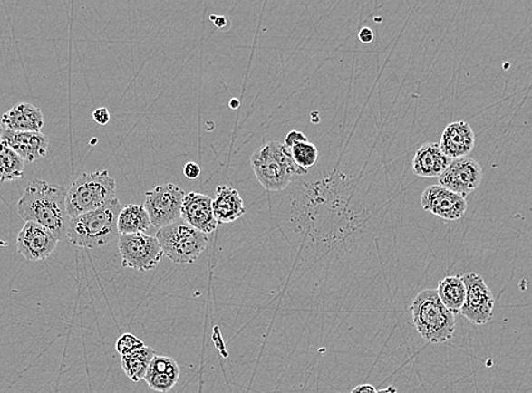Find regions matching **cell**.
<instances>
[{"instance_id":"cell-1","label":"cell","mask_w":532,"mask_h":393,"mask_svg":"<svg viewBox=\"0 0 532 393\" xmlns=\"http://www.w3.org/2000/svg\"><path fill=\"white\" fill-rule=\"evenodd\" d=\"M67 191L59 185L35 179L17 203V214L25 223L47 228L58 241L67 238L71 216L66 209Z\"/></svg>"},{"instance_id":"cell-2","label":"cell","mask_w":532,"mask_h":393,"mask_svg":"<svg viewBox=\"0 0 532 393\" xmlns=\"http://www.w3.org/2000/svg\"><path fill=\"white\" fill-rule=\"evenodd\" d=\"M122 209L116 197L98 210L86 212L71 219L68 242L77 247L98 248L118 236V216Z\"/></svg>"},{"instance_id":"cell-3","label":"cell","mask_w":532,"mask_h":393,"mask_svg":"<svg viewBox=\"0 0 532 393\" xmlns=\"http://www.w3.org/2000/svg\"><path fill=\"white\" fill-rule=\"evenodd\" d=\"M251 166L258 182L271 192L284 191L295 176L307 174L295 164L290 149L277 141L254 151Z\"/></svg>"},{"instance_id":"cell-4","label":"cell","mask_w":532,"mask_h":393,"mask_svg":"<svg viewBox=\"0 0 532 393\" xmlns=\"http://www.w3.org/2000/svg\"><path fill=\"white\" fill-rule=\"evenodd\" d=\"M411 314L413 325L426 341L443 343L453 338L456 319L434 289L418 293L411 305Z\"/></svg>"},{"instance_id":"cell-5","label":"cell","mask_w":532,"mask_h":393,"mask_svg":"<svg viewBox=\"0 0 532 393\" xmlns=\"http://www.w3.org/2000/svg\"><path fill=\"white\" fill-rule=\"evenodd\" d=\"M116 180L107 170L84 173L67 189L66 209L68 216H77L100 209L116 198Z\"/></svg>"},{"instance_id":"cell-6","label":"cell","mask_w":532,"mask_h":393,"mask_svg":"<svg viewBox=\"0 0 532 393\" xmlns=\"http://www.w3.org/2000/svg\"><path fill=\"white\" fill-rule=\"evenodd\" d=\"M156 237L163 255L176 264H192L208 245L207 234L199 232L183 219L159 229Z\"/></svg>"},{"instance_id":"cell-7","label":"cell","mask_w":532,"mask_h":393,"mask_svg":"<svg viewBox=\"0 0 532 393\" xmlns=\"http://www.w3.org/2000/svg\"><path fill=\"white\" fill-rule=\"evenodd\" d=\"M118 250L121 255L122 268L140 273L156 269L163 257L157 237L147 234L121 235Z\"/></svg>"},{"instance_id":"cell-8","label":"cell","mask_w":532,"mask_h":393,"mask_svg":"<svg viewBox=\"0 0 532 393\" xmlns=\"http://www.w3.org/2000/svg\"><path fill=\"white\" fill-rule=\"evenodd\" d=\"M185 196L184 189L172 183L158 185L145 193L143 206L153 227L159 230L180 220Z\"/></svg>"},{"instance_id":"cell-9","label":"cell","mask_w":532,"mask_h":393,"mask_svg":"<svg viewBox=\"0 0 532 393\" xmlns=\"http://www.w3.org/2000/svg\"><path fill=\"white\" fill-rule=\"evenodd\" d=\"M467 293L460 313L476 325H485L493 318L495 298L480 274L468 273L462 275Z\"/></svg>"},{"instance_id":"cell-10","label":"cell","mask_w":532,"mask_h":393,"mask_svg":"<svg viewBox=\"0 0 532 393\" xmlns=\"http://www.w3.org/2000/svg\"><path fill=\"white\" fill-rule=\"evenodd\" d=\"M483 180V168L470 157L452 160L439 177V185L462 197H467L479 187Z\"/></svg>"},{"instance_id":"cell-11","label":"cell","mask_w":532,"mask_h":393,"mask_svg":"<svg viewBox=\"0 0 532 393\" xmlns=\"http://www.w3.org/2000/svg\"><path fill=\"white\" fill-rule=\"evenodd\" d=\"M421 202L422 210L449 221L460 220L468 209L465 197L449 191L440 185H430L427 187L421 194Z\"/></svg>"},{"instance_id":"cell-12","label":"cell","mask_w":532,"mask_h":393,"mask_svg":"<svg viewBox=\"0 0 532 393\" xmlns=\"http://www.w3.org/2000/svg\"><path fill=\"white\" fill-rule=\"evenodd\" d=\"M58 239L47 228L35 223H25L18 233L17 251L27 261L47 259L56 250Z\"/></svg>"},{"instance_id":"cell-13","label":"cell","mask_w":532,"mask_h":393,"mask_svg":"<svg viewBox=\"0 0 532 393\" xmlns=\"http://www.w3.org/2000/svg\"><path fill=\"white\" fill-rule=\"evenodd\" d=\"M213 200L206 194L190 192L186 194L181 207V219L204 234L215 233L218 223L213 214Z\"/></svg>"},{"instance_id":"cell-14","label":"cell","mask_w":532,"mask_h":393,"mask_svg":"<svg viewBox=\"0 0 532 393\" xmlns=\"http://www.w3.org/2000/svg\"><path fill=\"white\" fill-rule=\"evenodd\" d=\"M2 143L15 151L27 164L45 157L49 148L48 137L41 132H14L5 129Z\"/></svg>"},{"instance_id":"cell-15","label":"cell","mask_w":532,"mask_h":393,"mask_svg":"<svg viewBox=\"0 0 532 393\" xmlns=\"http://www.w3.org/2000/svg\"><path fill=\"white\" fill-rule=\"evenodd\" d=\"M476 137L474 129L467 121H454L445 128L440 147L450 159H460L474 150Z\"/></svg>"},{"instance_id":"cell-16","label":"cell","mask_w":532,"mask_h":393,"mask_svg":"<svg viewBox=\"0 0 532 393\" xmlns=\"http://www.w3.org/2000/svg\"><path fill=\"white\" fill-rule=\"evenodd\" d=\"M451 162L452 159L444 155L440 143H425L413 157L412 171L422 178H439Z\"/></svg>"},{"instance_id":"cell-17","label":"cell","mask_w":532,"mask_h":393,"mask_svg":"<svg viewBox=\"0 0 532 393\" xmlns=\"http://www.w3.org/2000/svg\"><path fill=\"white\" fill-rule=\"evenodd\" d=\"M5 129L14 132L38 133L44 125V114L39 108L31 103H18L9 110L2 117L0 121Z\"/></svg>"},{"instance_id":"cell-18","label":"cell","mask_w":532,"mask_h":393,"mask_svg":"<svg viewBox=\"0 0 532 393\" xmlns=\"http://www.w3.org/2000/svg\"><path fill=\"white\" fill-rule=\"evenodd\" d=\"M180 369L175 359L166 356H154L145 374V382L152 390L167 393L179 382Z\"/></svg>"},{"instance_id":"cell-19","label":"cell","mask_w":532,"mask_h":393,"mask_svg":"<svg viewBox=\"0 0 532 393\" xmlns=\"http://www.w3.org/2000/svg\"><path fill=\"white\" fill-rule=\"evenodd\" d=\"M213 214L218 225L234 223L242 218L247 212L242 196L235 188L219 185L216 189V198L212 203Z\"/></svg>"},{"instance_id":"cell-20","label":"cell","mask_w":532,"mask_h":393,"mask_svg":"<svg viewBox=\"0 0 532 393\" xmlns=\"http://www.w3.org/2000/svg\"><path fill=\"white\" fill-rule=\"evenodd\" d=\"M151 227V220H150L144 206H122L120 216H118V233L120 235L145 234Z\"/></svg>"},{"instance_id":"cell-21","label":"cell","mask_w":532,"mask_h":393,"mask_svg":"<svg viewBox=\"0 0 532 393\" xmlns=\"http://www.w3.org/2000/svg\"><path fill=\"white\" fill-rule=\"evenodd\" d=\"M436 292L440 300L452 314L460 313L466 301V284L460 275H449L440 282Z\"/></svg>"},{"instance_id":"cell-22","label":"cell","mask_w":532,"mask_h":393,"mask_svg":"<svg viewBox=\"0 0 532 393\" xmlns=\"http://www.w3.org/2000/svg\"><path fill=\"white\" fill-rule=\"evenodd\" d=\"M156 355L157 352L153 348L144 346L130 355L121 356V368L124 369L127 378L133 382H140V379H144L149 366Z\"/></svg>"},{"instance_id":"cell-23","label":"cell","mask_w":532,"mask_h":393,"mask_svg":"<svg viewBox=\"0 0 532 393\" xmlns=\"http://www.w3.org/2000/svg\"><path fill=\"white\" fill-rule=\"evenodd\" d=\"M25 161L6 144L0 143V183L14 182L24 176Z\"/></svg>"},{"instance_id":"cell-24","label":"cell","mask_w":532,"mask_h":393,"mask_svg":"<svg viewBox=\"0 0 532 393\" xmlns=\"http://www.w3.org/2000/svg\"><path fill=\"white\" fill-rule=\"evenodd\" d=\"M290 151L295 164L305 173H308V169L312 168L318 159L317 148L315 144L309 141L295 144L290 148Z\"/></svg>"},{"instance_id":"cell-25","label":"cell","mask_w":532,"mask_h":393,"mask_svg":"<svg viewBox=\"0 0 532 393\" xmlns=\"http://www.w3.org/2000/svg\"><path fill=\"white\" fill-rule=\"evenodd\" d=\"M144 346V342L131 333L122 334L116 341V350L121 356L130 355Z\"/></svg>"},{"instance_id":"cell-26","label":"cell","mask_w":532,"mask_h":393,"mask_svg":"<svg viewBox=\"0 0 532 393\" xmlns=\"http://www.w3.org/2000/svg\"><path fill=\"white\" fill-rule=\"evenodd\" d=\"M183 171L186 178L194 180L201 175V167L197 162H188L185 164Z\"/></svg>"},{"instance_id":"cell-27","label":"cell","mask_w":532,"mask_h":393,"mask_svg":"<svg viewBox=\"0 0 532 393\" xmlns=\"http://www.w3.org/2000/svg\"><path fill=\"white\" fill-rule=\"evenodd\" d=\"M306 141H308V139L305 137V134L297 132V130H291V132L286 135L285 144L290 149L291 147H294L295 144Z\"/></svg>"},{"instance_id":"cell-28","label":"cell","mask_w":532,"mask_h":393,"mask_svg":"<svg viewBox=\"0 0 532 393\" xmlns=\"http://www.w3.org/2000/svg\"><path fill=\"white\" fill-rule=\"evenodd\" d=\"M93 120L97 121L99 125H107L109 121H111V112H109L107 108H98V110L93 112Z\"/></svg>"},{"instance_id":"cell-29","label":"cell","mask_w":532,"mask_h":393,"mask_svg":"<svg viewBox=\"0 0 532 393\" xmlns=\"http://www.w3.org/2000/svg\"><path fill=\"white\" fill-rule=\"evenodd\" d=\"M358 37L363 43L367 44L372 43V40H374L375 35L371 28H367V26H365V28H363L361 31H359Z\"/></svg>"},{"instance_id":"cell-30","label":"cell","mask_w":532,"mask_h":393,"mask_svg":"<svg viewBox=\"0 0 532 393\" xmlns=\"http://www.w3.org/2000/svg\"><path fill=\"white\" fill-rule=\"evenodd\" d=\"M350 393H377V390L372 384H362V386L354 388Z\"/></svg>"},{"instance_id":"cell-31","label":"cell","mask_w":532,"mask_h":393,"mask_svg":"<svg viewBox=\"0 0 532 393\" xmlns=\"http://www.w3.org/2000/svg\"><path fill=\"white\" fill-rule=\"evenodd\" d=\"M211 21L215 22L218 28L220 29L225 28V25L227 24V20L225 19V17L211 16Z\"/></svg>"},{"instance_id":"cell-32","label":"cell","mask_w":532,"mask_h":393,"mask_svg":"<svg viewBox=\"0 0 532 393\" xmlns=\"http://www.w3.org/2000/svg\"><path fill=\"white\" fill-rule=\"evenodd\" d=\"M377 393H398V391L397 388H395L393 386H390L386 388H383V390L377 391Z\"/></svg>"},{"instance_id":"cell-33","label":"cell","mask_w":532,"mask_h":393,"mask_svg":"<svg viewBox=\"0 0 532 393\" xmlns=\"http://www.w3.org/2000/svg\"><path fill=\"white\" fill-rule=\"evenodd\" d=\"M229 106L231 108H233V110H237V108L240 106V102L238 101V99H231L230 102H229Z\"/></svg>"},{"instance_id":"cell-34","label":"cell","mask_w":532,"mask_h":393,"mask_svg":"<svg viewBox=\"0 0 532 393\" xmlns=\"http://www.w3.org/2000/svg\"><path fill=\"white\" fill-rule=\"evenodd\" d=\"M4 128L2 124H0V143H2V137H3Z\"/></svg>"}]
</instances>
